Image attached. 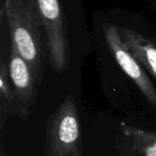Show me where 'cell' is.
Masks as SVG:
<instances>
[{"mask_svg":"<svg viewBox=\"0 0 156 156\" xmlns=\"http://www.w3.org/2000/svg\"><path fill=\"white\" fill-rule=\"evenodd\" d=\"M0 90L1 93L6 97L8 101L12 100V91L10 89V86L8 84L7 80V69L5 68V64L1 65V70H0Z\"/></svg>","mask_w":156,"mask_h":156,"instance_id":"8","label":"cell"},{"mask_svg":"<svg viewBox=\"0 0 156 156\" xmlns=\"http://www.w3.org/2000/svg\"><path fill=\"white\" fill-rule=\"evenodd\" d=\"M8 25L13 45L39 80L46 58L42 19L37 0H5L1 11Z\"/></svg>","mask_w":156,"mask_h":156,"instance_id":"1","label":"cell"},{"mask_svg":"<svg viewBox=\"0 0 156 156\" xmlns=\"http://www.w3.org/2000/svg\"><path fill=\"white\" fill-rule=\"evenodd\" d=\"M120 32L126 47L132 54L156 80L155 44L149 38L131 28L120 27Z\"/></svg>","mask_w":156,"mask_h":156,"instance_id":"5","label":"cell"},{"mask_svg":"<svg viewBox=\"0 0 156 156\" xmlns=\"http://www.w3.org/2000/svg\"><path fill=\"white\" fill-rule=\"evenodd\" d=\"M103 31L107 45L119 66L134 81L139 90L156 109L155 88L142 69L141 63L126 47L120 32V27L112 24H106L104 25Z\"/></svg>","mask_w":156,"mask_h":156,"instance_id":"4","label":"cell"},{"mask_svg":"<svg viewBox=\"0 0 156 156\" xmlns=\"http://www.w3.org/2000/svg\"><path fill=\"white\" fill-rule=\"evenodd\" d=\"M121 130L130 139L132 148L138 156H156V133L121 123Z\"/></svg>","mask_w":156,"mask_h":156,"instance_id":"7","label":"cell"},{"mask_svg":"<svg viewBox=\"0 0 156 156\" xmlns=\"http://www.w3.org/2000/svg\"><path fill=\"white\" fill-rule=\"evenodd\" d=\"M47 36L48 53L53 69L65 70L69 60V41L66 16L58 0H37Z\"/></svg>","mask_w":156,"mask_h":156,"instance_id":"2","label":"cell"},{"mask_svg":"<svg viewBox=\"0 0 156 156\" xmlns=\"http://www.w3.org/2000/svg\"><path fill=\"white\" fill-rule=\"evenodd\" d=\"M80 127L74 99L71 95L54 114L48 133L49 156H80Z\"/></svg>","mask_w":156,"mask_h":156,"instance_id":"3","label":"cell"},{"mask_svg":"<svg viewBox=\"0 0 156 156\" xmlns=\"http://www.w3.org/2000/svg\"><path fill=\"white\" fill-rule=\"evenodd\" d=\"M8 69L16 93L23 100H29L33 94L34 77L28 64L13 45H11Z\"/></svg>","mask_w":156,"mask_h":156,"instance_id":"6","label":"cell"}]
</instances>
